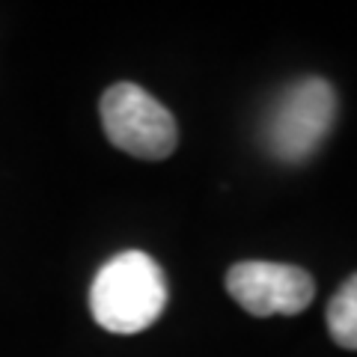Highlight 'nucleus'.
I'll return each instance as SVG.
<instances>
[{
    "mask_svg": "<svg viewBox=\"0 0 357 357\" xmlns=\"http://www.w3.org/2000/svg\"><path fill=\"white\" fill-rule=\"evenodd\" d=\"M227 292L232 301L256 319L268 316H295L312 301V277L298 265L283 262H238L227 274Z\"/></svg>",
    "mask_w": 357,
    "mask_h": 357,
    "instance_id": "4",
    "label": "nucleus"
},
{
    "mask_svg": "<svg viewBox=\"0 0 357 357\" xmlns=\"http://www.w3.org/2000/svg\"><path fill=\"white\" fill-rule=\"evenodd\" d=\"M167 307L161 265L143 250H122L98 268L89 289L93 319L110 333H140Z\"/></svg>",
    "mask_w": 357,
    "mask_h": 357,
    "instance_id": "1",
    "label": "nucleus"
},
{
    "mask_svg": "<svg viewBox=\"0 0 357 357\" xmlns=\"http://www.w3.org/2000/svg\"><path fill=\"white\" fill-rule=\"evenodd\" d=\"M328 331L337 345L357 351V274L345 280L328 304Z\"/></svg>",
    "mask_w": 357,
    "mask_h": 357,
    "instance_id": "5",
    "label": "nucleus"
},
{
    "mask_svg": "<svg viewBox=\"0 0 357 357\" xmlns=\"http://www.w3.org/2000/svg\"><path fill=\"white\" fill-rule=\"evenodd\" d=\"M98 116L116 149L143 161H161L178 143L176 119L158 98L131 81H119L102 96Z\"/></svg>",
    "mask_w": 357,
    "mask_h": 357,
    "instance_id": "3",
    "label": "nucleus"
},
{
    "mask_svg": "<svg viewBox=\"0 0 357 357\" xmlns=\"http://www.w3.org/2000/svg\"><path fill=\"white\" fill-rule=\"evenodd\" d=\"M337 119V96L321 77H304L283 89L265 119V146L283 164H301L316 155Z\"/></svg>",
    "mask_w": 357,
    "mask_h": 357,
    "instance_id": "2",
    "label": "nucleus"
}]
</instances>
